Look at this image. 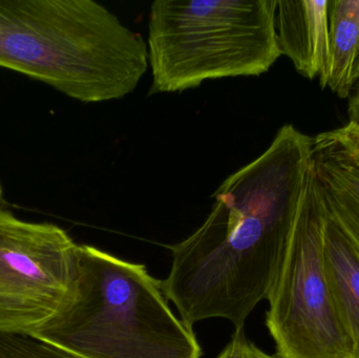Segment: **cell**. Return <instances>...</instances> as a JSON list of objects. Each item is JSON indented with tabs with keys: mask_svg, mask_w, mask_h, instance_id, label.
Returning a JSON list of instances; mask_svg holds the SVG:
<instances>
[{
	"mask_svg": "<svg viewBox=\"0 0 359 358\" xmlns=\"http://www.w3.org/2000/svg\"><path fill=\"white\" fill-rule=\"evenodd\" d=\"M310 167L311 137L285 124L264 153L219 185L204 223L170 246L172 269L162 289L186 325L219 317L243 329L267 300Z\"/></svg>",
	"mask_w": 359,
	"mask_h": 358,
	"instance_id": "1",
	"label": "cell"
},
{
	"mask_svg": "<svg viewBox=\"0 0 359 358\" xmlns=\"http://www.w3.org/2000/svg\"><path fill=\"white\" fill-rule=\"evenodd\" d=\"M77 246L50 223L16 218L0 205V332L34 336L73 296Z\"/></svg>",
	"mask_w": 359,
	"mask_h": 358,
	"instance_id": "6",
	"label": "cell"
},
{
	"mask_svg": "<svg viewBox=\"0 0 359 358\" xmlns=\"http://www.w3.org/2000/svg\"><path fill=\"white\" fill-rule=\"evenodd\" d=\"M278 0H156L149 18V95L207 80L257 77L282 56Z\"/></svg>",
	"mask_w": 359,
	"mask_h": 358,
	"instance_id": "4",
	"label": "cell"
},
{
	"mask_svg": "<svg viewBox=\"0 0 359 358\" xmlns=\"http://www.w3.org/2000/svg\"><path fill=\"white\" fill-rule=\"evenodd\" d=\"M311 166L325 208L359 249V151L341 128L311 137Z\"/></svg>",
	"mask_w": 359,
	"mask_h": 358,
	"instance_id": "7",
	"label": "cell"
},
{
	"mask_svg": "<svg viewBox=\"0 0 359 358\" xmlns=\"http://www.w3.org/2000/svg\"><path fill=\"white\" fill-rule=\"evenodd\" d=\"M249 340L245 336L244 328L236 330L231 340L217 358H246Z\"/></svg>",
	"mask_w": 359,
	"mask_h": 358,
	"instance_id": "12",
	"label": "cell"
},
{
	"mask_svg": "<svg viewBox=\"0 0 359 358\" xmlns=\"http://www.w3.org/2000/svg\"><path fill=\"white\" fill-rule=\"evenodd\" d=\"M276 40L280 54L309 79L327 88L330 71L329 0H278Z\"/></svg>",
	"mask_w": 359,
	"mask_h": 358,
	"instance_id": "8",
	"label": "cell"
},
{
	"mask_svg": "<svg viewBox=\"0 0 359 358\" xmlns=\"http://www.w3.org/2000/svg\"><path fill=\"white\" fill-rule=\"evenodd\" d=\"M327 212L312 166L280 269L266 326L283 358H353L333 300L326 262Z\"/></svg>",
	"mask_w": 359,
	"mask_h": 358,
	"instance_id": "5",
	"label": "cell"
},
{
	"mask_svg": "<svg viewBox=\"0 0 359 358\" xmlns=\"http://www.w3.org/2000/svg\"><path fill=\"white\" fill-rule=\"evenodd\" d=\"M341 130H343L348 139L353 143L354 146L359 151V126L349 122L347 125L343 126Z\"/></svg>",
	"mask_w": 359,
	"mask_h": 358,
	"instance_id": "13",
	"label": "cell"
},
{
	"mask_svg": "<svg viewBox=\"0 0 359 358\" xmlns=\"http://www.w3.org/2000/svg\"><path fill=\"white\" fill-rule=\"evenodd\" d=\"M0 358H81L33 336L0 332Z\"/></svg>",
	"mask_w": 359,
	"mask_h": 358,
	"instance_id": "11",
	"label": "cell"
},
{
	"mask_svg": "<svg viewBox=\"0 0 359 358\" xmlns=\"http://www.w3.org/2000/svg\"><path fill=\"white\" fill-rule=\"evenodd\" d=\"M1 197H2V188H1V185H0V201H1Z\"/></svg>",
	"mask_w": 359,
	"mask_h": 358,
	"instance_id": "16",
	"label": "cell"
},
{
	"mask_svg": "<svg viewBox=\"0 0 359 358\" xmlns=\"http://www.w3.org/2000/svg\"><path fill=\"white\" fill-rule=\"evenodd\" d=\"M141 34L93 0H0V67L83 103L119 100L149 69Z\"/></svg>",
	"mask_w": 359,
	"mask_h": 358,
	"instance_id": "2",
	"label": "cell"
},
{
	"mask_svg": "<svg viewBox=\"0 0 359 358\" xmlns=\"http://www.w3.org/2000/svg\"><path fill=\"white\" fill-rule=\"evenodd\" d=\"M325 262L337 313L351 342L353 358H359V249L328 212Z\"/></svg>",
	"mask_w": 359,
	"mask_h": 358,
	"instance_id": "9",
	"label": "cell"
},
{
	"mask_svg": "<svg viewBox=\"0 0 359 358\" xmlns=\"http://www.w3.org/2000/svg\"><path fill=\"white\" fill-rule=\"evenodd\" d=\"M33 338L81 358H201L194 329L142 264L77 246L72 300Z\"/></svg>",
	"mask_w": 359,
	"mask_h": 358,
	"instance_id": "3",
	"label": "cell"
},
{
	"mask_svg": "<svg viewBox=\"0 0 359 358\" xmlns=\"http://www.w3.org/2000/svg\"><path fill=\"white\" fill-rule=\"evenodd\" d=\"M329 44L330 71L327 86L341 98H347L355 85L352 74L358 44L356 0L329 1Z\"/></svg>",
	"mask_w": 359,
	"mask_h": 358,
	"instance_id": "10",
	"label": "cell"
},
{
	"mask_svg": "<svg viewBox=\"0 0 359 358\" xmlns=\"http://www.w3.org/2000/svg\"><path fill=\"white\" fill-rule=\"evenodd\" d=\"M246 358H283L276 355H270L264 352L261 349L257 348L255 344L249 340L248 346H247Z\"/></svg>",
	"mask_w": 359,
	"mask_h": 358,
	"instance_id": "14",
	"label": "cell"
},
{
	"mask_svg": "<svg viewBox=\"0 0 359 358\" xmlns=\"http://www.w3.org/2000/svg\"><path fill=\"white\" fill-rule=\"evenodd\" d=\"M356 6H358V53H356L355 61H354L353 65V77L354 83L359 81V0H356Z\"/></svg>",
	"mask_w": 359,
	"mask_h": 358,
	"instance_id": "15",
	"label": "cell"
}]
</instances>
